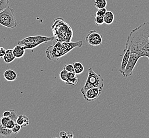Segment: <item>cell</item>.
Returning a JSON list of instances; mask_svg holds the SVG:
<instances>
[{
    "label": "cell",
    "mask_w": 149,
    "mask_h": 138,
    "mask_svg": "<svg viewBox=\"0 0 149 138\" xmlns=\"http://www.w3.org/2000/svg\"><path fill=\"white\" fill-rule=\"evenodd\" d=\"M16 123L18 124L21 126L22 129L24 127H26L30 124L29 119L25 115H20L18 116V118L16 120Z\"/></svg>",
    "instance_id": "obj_14"
},
{
    "label": "cell",
    "mask_w": 149,
    "mask_h": 138,
    "mask_svg": "<svg viewBox=\"0 0 149 138\" xmlns=\"http://www.w3.org/2000/svg\"><path fill=\"white\" fill-rule=\"evenodd\" d=\"M104 80L100 74L96 73L92 68L88 69V75L84 87L81 89V93L83 95L86 90L93 87H99L103 89Z\"/></svg>",
    "instance_id": "obj_5"
},
{
    "label": "cell",
    "mask_w": 149,
    "mask_h": 138,
    "mask_svg": "<svg viewBox=\"0 0 149 138\" xmlns=\"http://www.w3.org/2000/svg\"><path fill=\"white\" fill-rule=\"evenodd\" d=\"M63 69L65 70L66 71H67L69 72H74V66L73 64H66L65 66H64Z\"/></svg>",
    "instance_id": "obj_25"
},
{
    "label": "cell",
    "mask_w": 149,
    "mask_h": 138,
    "mask_svg": "<svg viewBox=\"0 0 149 138\" xmlns=\"http://www.w3.org/2000/svg\"><path fill=\"white\" fill-rule=\"evenodd\" d=\"M3 60L5 63L9 64L11 63L15 60V58L14 54L13 53L12 49H8L6 51V53L3 57Z\"/></svg>",
    "instance_id": "obj_15"
},
{
    "label": "cell",
    "mask_w": 149,
    "mask_h": 138,
    "mask_svg": "<svg viewBox=\"0 0 149 138\" xmlns=\"http://www.w3.org/2000/svg\"><path fill=\"white\" fill-rule=\"evenodd\" d=\"M126 45L130 47L132 52L140 54L141 57L146 52H149V22H144L132 30Z\"/></svg>",
    "instance_id": "obj_1"
},
{
    "label": "cell",
    "mask_w": 149,
    "mask_h": 138,
    "mask_svg": "<svg viewBox=\"0 0 149 138\" xmlns=\"http://www.w3.org/2000/svg\"><path fill=\"white\" fill-rule=\"evenodd\" d=\"M74 137L73 133L71 132H67V138H72Z\"/></svg>",
    "instance_id": "obj_32"
},
{
    "label": "cell",
    "mask_w": 149,
    "mask_h": 138,
    "mask_svg": "<svg viewBox=\"0 0 149 138\" xmlns=\"http://www.w3.org/2000/svg\"><path fill=\"white\" fill-rule=\"evenodd\" d=\"M141 57H142L140 54L131 52L127 64L124 71L122 74L124 77H128L132 75L134 68Z\"/></svg>",
    "instance_id": "obj_7"
},
{
    "label": "cell",
    "mask_w": 149,
    "mask_h": 138,
    "mask_svg": "<svg viewBox=\"0 0 149 138\" xmlns=\"http://www.w3.org/2000/svg\"><path fill=\"white\" fill-rule=\"evenodd\" d=\"M102 89L99 87L90 88L82 95L84 99L87 102H93L98 98L102 93Z\"/></svg>",
    "instance_id": "obj_9"
},
{
    "label": "cell",
    "mask_w": 149,
    "mask_h": 138,
    "mask_svg": "<svg viewBox=\"0 0 149 138\" xmlns=\"http://www.w3.org/2000/svg\"><path fill=\"white\" fill-rule=\"evenodd\" d=\"M131 48L127 45H125L124 56L123 57L120 69H119V72L121 74H122L125 69L126 66L127 64L129 59H130V55H131Z\"/></svg>",
    "instance_id": "obj_10"
},
{
    "label": "cell",
    "mask_w": 149,
    "mask_h": 138,
    "mask_svg": "<svg viewBox=\"0 0 149 138\" xmlns=\"http://www.w3.org/2000/svg\"><path fill=\"white\" fill-rule=\"evenodd\" d=\"M12 130L8 128L6 126H3L0 122V135L8 137L10 135H12Z\"/></svg>",
    "instance_id": "obj_17"
},
{
    "label": "cell",
    "mask_w": 149,
    "mask_h": 138,
    "mask_svg": "<svg viewBox=\"0 0 149 138\" xmlns=\"http://www.w3.org/2000/svg\"><path fill=\"white\" fill-rule=\"evenodd\" d=\"M144 56H146V57H148V59H149V52H146L144 54H143V57H144Z\"/></svg>",
    "instance_id": "obj_33"
},
{
    "label": "cell",
    "mask_w": 149,
    "mask_h": 138,
    "mask_svg": "<svg viewBox=\"0 0 149 138\" xmlns=\"http://www.w3.org/2000/svg\"><path fill=\"white\" fill-rule=\"evenodd\" d=\"M21 129H22L21 126L20 125H19L17 123H16L15 125L12 128L11 130H12V133L13 134L16 135V134H18V133L20 131Z\"/></svg>",
    "instance_id": "obj_24"
},
{
    "label": "cell",
    "mask_w": 149,
    "mask_h": 138,
    "mask_svg": "<svg viewBox=\"0 0 149 138\" xmlns=\"http://www.w3.org/2000/svg\"><path fill=\"white\" fill-rule=\"evenodd\" d=\"M10 114H11L10 111H6L3 112V116L9 117L10 116Z\"/></svg>",
    "instance_id": "obj_31"
},
{
    "label": "cell",
    "mask_w": 149,
    "mask_h": 138,
    "mask_svg": "<svg viewBox=\"0 0 149 138\" xmlns=\"http://www.w3.org/2000/svg\"><path fill=\"white\" fill-rule=\"evenodd\" d=\"M55 39L54 37L45 36H29L17 42L18 45H23L26 49H33L44 43L51 42Z\"/></svg>",
    "instance_id": "obj_4"
},
{
    "label": "cell",
    "mask_w": 149,
    "mask_h": 138,
    "mask_svg": "<svg viewBox=\"0 0 149 138\" xmlns=\"http://www.w3.org/2000/svg\"><path fill=\"white\" fill-rule=\"evenodd\" d=\"M0 24L8 28L17 27V21L14 10L8 6L0 12Z\"/></svg>",
    "instance_id": "obj_6"
},
{
    "label": "cell",
    "mask_w": 149,
    "mask_h": 138,
    "mask_svg": "<svg viewBox=\"0 0 149 138\" xmlns=\"http://www.w3.org/2000/svg\"><path fill=\"white\" fill-rule=\"evenodd\" d=\"M114 19H115V16L113 15V12L110 11H107V12L104 16V24L108 25L112 24L114 21Z\"/></svg>",
    "instance_id": "obj_16"
},
{
    "label": "cell",
    "mask_w": 149,
    "mask_h": 138,
    "mask_svg": "<svg viewBox=\"0 0 149 138\" xmlns=\"http://www.w3.org/2000/svg\"><path fill=\"white\" fill-rule=\"evenodd\" d=\"M6 49L3 47H0V59H2L6 53Z\"/></svg>",
    "instance_id": "obj_29"
},
{
    "label": "cell",
    "mask_w": 149,
    "mask_h": 138,
    "mask_svg": "<svg viewBox=\"0 0 149 138\" xmlns=\"http://www.w3.org/2000/svg\"><path fill=\"white\" fill-rule=\"evenodd\" d=\"M16 124V122L15 121L12 120H10L9 121V122L6 125V127L8 128H9L10 129H12V128L15 126V125Z\"/></svg>",
    "instance_id": "obj_28"
},
{
    "label": "cell",
    "mask_w": 149,
    "mask_h": 138,
    "mask_svg": "<svg viewBox=\"0 0 149 138\" xmlns=\"http://www.w3.org/2000/svg\"><path fill=\"white\" fill-rule=\"evenodd\" d=\"M59 136L60 138H67V132H65L64 131H62L59 133Z\"/></svg>",
    "instance_id": "obj_30"
},
{
    "label": "cell",
    "mask_w": 149,
    "mask_h": 138,
    "mask_svg": "<svg viewBox=\"0 0 149 138\" xmlns=\"http://www.w3.org/2000/svg\"><path fill=\"white\" fill-rule=\"evenodd\" d=\"M95 24L97 26H100V25L104 24V17L95 15Z\"/></svg>",
    "instance_id": "obj_21"
},
{
    "label": "cell",
    "mask_w": 149,
    "mask_h": 138,
    "mask_svg": "<svg viewBox=\"0 0 149 138\" xmlns=\"http://www.w3.org/2000/svg\"><path fill=\"white\" fill-rule=\"evenodd\" d=\"M86 41L92 46L102 45V37L96 30H91L86 35Z\"/></svg>",
    "instance_id": "obj_8"
},
{
    "label": "cell",
    "mask_w": 149,
    "mask_h": 138,
    "mask_svg": "<svg viewBox=\"0 0 149 138\" xmlns=\"http://www.w3.org/2000/svg\"><path fill=\"white\" fill-rule=\"evenodd\" d=\"M13 53L16 59H20L23 57L26 53V49L24 47V46L18 45L15 46L14 48L12 49Z\"/></svg>",
    "instance_id": "obj_11"
},
{
    "label": "cell",
    "mask_w": 149,
    "mask_h": 138,
    "mask_svg": "<svg viewBox=\"0 0 149 138\" xmlns=\"http://www.w3.org/2000/svg\"><path fill=\"white\" fill-rule=\"evenodd\" d=\"M54 21L52 28L57 42H70L73 37V31L71 27L62 18H57L54 19Z\"/></svg>",
    "instance_id": "obj_3"
},
{
    "label": "cell",
    "mask_w": 149,
    "mask_h": 138,
    "mask_svg": "<svg viewBox=\"0 0 149 138\" xmlns=\"http://www.w3.org/2000/svg\"><path fill=\"white\" fill-rule=\"evenodd\" d=\"M10 111V112H11V114H10V116L9 117V118L11 120L15 121L16 122V120H17V118L18 117L17 112L14 109H11Z\"/></svg>",
    "instance_id": "obj_23"
},
{
    "label": "cell",
    "mask_w": 149,
    "mask_h": 138,
    "mask_svg": "<svg viewBox=\"0 0 149 138\" xmlns=\"http://www.w3.org/2000/svg\"><path fill=\"white\" fill-rule=\"evenodd\" d=\"M9 0H0V12L9 6Z\"/></svg>",
    "instance_id": "obj_22"
},
{
    "label": "cell",
    "mask_w": 149,
    "mask_h": 138,
    "mask_svg": "<svg viewBox=\"0 0 149 138\" xmlns=\"http://www.w3.org/2000/svg\"><path fill=\"white\" fill-rule=\"evenodd\" d=\"M83 44L82 41L77 42H57L49 46L46 50V55L49 60L56 62L61 57L65 56L75 47H81Z\"/></svg>",
    "instance_id": "obj_2"
},
{
    "label": "cell",
    "mask_w": 149,
    "mask_h": 138,
    "mask_svg": "<svg viewBox=\"0 0 149 138\" xmlns=\"http://www.w3.org/2000/svg\"><path fill=\"white\" fill-rule=\"evenodd\" d=\"M68 74H69V72L66 71L65 70L63 69L62 71H61L60 73V78L61 80L63 82H65L68 78Z\"/></svg>",
    "instance_id": "obj_20"
},
{
    "label": "cell",
    "mask_w": 149,
    "mask_h": 138,
    "mask_svg": "<svg viewBox=\"0 0 149 138\" xmlns=\"http://www.w3.org/2000/svg\"><path fill=\"white\" fill-rule=\"evenodd\" d=\"M79 79L78 78L77 75L74 72H69L68 78L67 81H66V84L72 86H75L78 83Z\"/></svg>",
    "instance_id": "obj_13"
},
{
    "label": "cell",
    "mask_w": 149,
    "mask_h": 138,
    "mask_svg": "<svg viewBox=\"0 0 149 138\" xmlns=\"http://www.w3.org/2000/svg\"><path fill=\"white\" fill-rule=\"evenodd\" d=\"M73 66H74V73L75 74L78 75H80L82 72H84V66L82 63L79 62H77L73 64Z\"/></svg>",
    "instance_id": "obj_18"
},
{
    "label": "cell",
    "mask_w": 149,
    "mask_h": 138,
    "mask_svg": "<svg viewBox=\"0 0 149 138\" xmlns=\"http://www.w3.org/2000/svg\"><path fill=\"white\" fill-rule=\"evenodd\" d=\"M107 9L105 8H102V9H98V10L95 13V15H99V16H102L104 17L105 13L107 12Z\"/></svg>",
    "instance_id": "obj_27"
},
{
    "label": "cell",
    "mask_w": 149,
    "mask_h": 138,
    "mask_svg": "<svg viewBox=\"0 0 149 138\" xmlns=\"http://www.w3.org/2000/svg\"><path fill=\"white\" fill-rule=\"evenodd\" d=\"M3 77L6 81H9V82L15 81L18 78L17 73L15 71L12 70H10V69L7 70L4 72Z\"/></svg>",
    "instance_id": "obj_12"
},
{
    "label": "cell",
    "mask_w": 149,
    "mask_h": 138,
    "mask_svg": "<svg viewBox=\"0 0 149 138\" xmlns=\"http://www.w3.org/2000/svg\"><path fill=\"white\" fill-rule=\"evenodd\" d=\"M95 6L98 9L105 8L107 6V0H95Z\"/></svg>",
    "instance_id": "obj_19"
},
{
    "label": "cell",
    "mask_w": 149,
    "mask_h": 138,
    "mask_svg": "<svg viewBox=\"0 0 149 138\" xmlns=\"http://www.w3.org/2000/svg\"><path fill=\"white\" fill-rule=\"evenodd\" d=\"M11 119L8 117H4V116H2L0 118V122L2 124V125L3 126H6L7 124L8 123L9 121Z\"/></svg>",
    "instance_id": "obj_26"
}]
</instances>
